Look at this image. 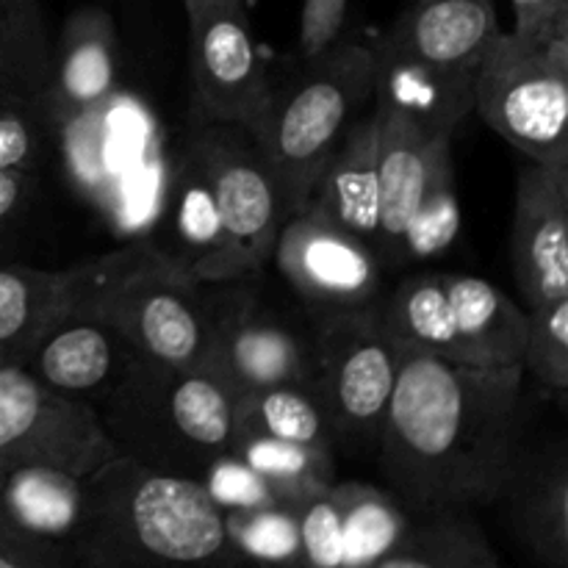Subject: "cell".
I'll return each mask as SVG.
<instances>
[{
	"label": "cell",
	"instance_id": "1",
	"mask_svg": "<svg viewBox=\"0 0 568 568\" xmlns=\"http://www.w3.org/2000/svg\"><path fill=\"white\" fill-rule=\"evenodd\" d=\"M525 369L403 349L377 442L388 494L414 516L494 505L525 447Z\"/></svg>",
	"mask_w": 568,
	"mask_h": 568
},
{
	"label": "cell",
	"instance_id": "2",
	"mask_svg": "<svg viewBox=\"0 0 568 568\" xmlns=\"http://www.w3.org/2000/svg\"><path fill=\"white\" fill-rule=\"evenodd\" d=\"M78 568H255L227 532L225 510L192 477L114 455L83 477Z\"/></svg>",
	"mask_w": 568,
	"mask_h": 568
},
{
	"label": "cell",
	"instance_id": "3",
	"mask_svg": "<svg viewBox=\"0 0 568 568\" xmlns=\"http://www.w3.org/2000/svg\"><path fill=\"white\" fill-rule=\"evenodd\" d=\"M236 397L203 366L136 355L122 381L94 408L116 455L200 480L236 436Z\"/></svg>",
	"mask_w": 568,
	"mask_h": 568
},
{
	"label": "cell",
	"instance_id": "4",
	"mask_svg": "<svg viewBox=\"0 0 568 568\" xmlns=\"http://www.w3.org/2000/svg\"><path fill=\"white\" fill-rule=\"evenodd\" d=\"M67 270L72 316L114 327L148 358L178 366L205 364V281L166 258L150 239H131Z\"/></svg>",
	"mask_w": 568,
	"mask_h": 568
},
{
	"label": "cell",
	"instance_id": "5",
	"mask_svg": "<svg viewBox=\"0 0 568 568\" xmlns=\"http://www.w3.org/2000/svg\"><path fill=\"white\" fill-rule=\"evenodd\" d=\"M372 83L375 55L364 42H347L325 59L294 64L292 75L272 83L266 109L247 131L275 181L283 222L305 205L327 155L369 103Z\"/></svg>",
	"mask_w": 568,
	"mask_h": 568
},
{
	"label": "cell",
	"instance_id": "6",
	"mask_svg": "<svg viewBox=\"0 0 568 568\" xmlns=\"http://www.w3.org/2000/svg\"><path fill=\"white\" fill-rule=\"evenodd\" d=\"M377 314L403 349L488 369L521 361L525 308L483 277L414 272L383 294Z\"/></svg>",
	"mask_w": 568,
	"mask_h": 568
},
{
	"label": "cell",
	"instance_id": "7",
	"mask_svg": "<svg viewBox=\"0 0 568 568\" xmlns=\"http://www.w3.org/2000/svg\"><path fill=\"white\" fill-rule=\"evenodd\" d=\"M183 150L209 183L220 216V255L211 266L209 283L261 275L275 253L283 209L253 133L197 111Z\"/></svg>",
	"mask_w": 568,
	"mask_h": 568
},
{
	"label": "cell",
	"instance_id": "8",
	"mask_svg": "<svg viewBox=\"0 0 568 568\" xmlns=\"http://www.w3.org/2000/svg\"><path fill=\"white\" fill-rule=\"evenodd\" d=\"M471 111L527 161L568 164V37L499 33L475 75Z\"/></svg>",
	"mask_w": 568,
	"mask_h": 568
},
{
	"label": "cell",
	"instance_id": "9",
	"mask_svg": "<svg viewBox=\"0 0 568 568\" xmlns=\"http://www.w3.org/2000/svg\"><path fill=\"white\" fill-rule=\"evenodd\" d=\"M314 392L336 447L375 453L403 358L377 305L314 325Z\"/></svg>",
	"mask_w": 568,
	"mask_h": 568
},
{
	"label": "cell",
	"instance_id": "10",
	"mask_svg": "<svg viewBox=\"0 0 568 568\" xmlns=\"http://www.w3.org/2000/svg\"><path fill=\"white\" fill-rule=\"evenodd\" d=\"M258 275L205 281L209 369L233 397L266 386H314V338L305 342L258 303Z\"/></svg>",
	"mask_w": 568,
	"mask_h": 568
},
{
	"label": "cell",
	"instance_id": "11",
	"mask_svg": "<svg viewBox=\"0 0 568 568\" xmlns=\"http://www.w3.org/2000/svg\"><path fill=\"white\" fill-rule=\"evenodd\" d=\"M114 455L92 405L59 397L17 364L0 369V475L53 464L89 477Z\"/></svg>",
	"mask_w": 568,
	"mask_h": 568
},
{
	"label": "cell",
	"instance_id": "12",
	"mask_svg": "<svg viewBox=\"0 0 568 568\" xmlns=\"http://www.w3.org/2000/svg\"><path fill=\"white\" fill-rule=\"evenodd\" d=\"M272 261L314 325L375 308L386 294V266L375 250L308 211L283 222Z\"/></svg>",
	"mask_w": 568,
	"mask_h": 568
},
{
	"label": "cell",
	"instance_id": "13",
	"mask_svg": "<svg viewBox=\"0 0 568 568\" xmlns=\"http://www.w3.org/2000/svg\"><path fill=\"white\" fill-rule=\"evenodd\" d=\"M183 6L197 111L211 120L253 128L266 109L272 78L244 0H183Z\"/></svg>",
	"mask_w": 568,
	"mask_h": 568
},
{
	"label": "cell",
	"instance_id": "14",
	"mask_svg": "<svg viewBox=\"0 0 568 568\" xmlns=\"http://www.w3.org/2000/svg\"><path fill=\"white\" fill-rule=\"evenodd\" d=\"M300 544L294 568H366L410 525L388 491L366 483H333L297 505Z\"/></svg>",
	"mask_w": 568,
	"mask_h": 568
},
{
	"label": "cell",
	"instance_id": "15",
	"mask_svg": "<svg viewBox=\"0 0 568 568\" xmlns=\"http://www.w3.org/2000/svg\"><path fill=\"white\" fill-rule=\"evenodd\" d=\"M510 261L525 308L568 297V164L527 161L519 170Z\"/></svg>",
	"mask_w": 568,
	"mask_h": 568
},
{
	"label": "cell",
	"instance_id": "16",
	"mask_svg": "<svg viewBox=\"0 0 568 568\" xmlns=\"http://www.w3.org/2000/svg\"><path fill=\"white\" fill-rule=\"evenodd\" d=\"M377 125V231L375 253L386 270H397L399 244L422 200L442 181L455 178L453 136H430L392 111L372 109Z\"/></svg>",
	"mask_w": 568,
	"mask_h": 568
},
{
	"label": "cell",
	"instance_id": "17",
	"mask_svg": "<svg viewBox=\"0 0 568 568\" xmlns=\"http://www.w3.org/2000/svg\"><path fill=\"white\" fill-rule=\"evenodd\" d=\"M136 355L114 327L70 314L33 344L20 366L59 397L98 408Z\"/></svg>",
	"mask_w": 568,
	"mask_h": 568
},
{
	"label": "cell",
	"instance_id": "18",
	"mask_svg": "<svg viewBox=\"0 0 568 568\" xmlns=\"http://www.w3.org/2000/svg\"><path fill=\"white\" fill-rule=\"evenodd\" d=\"M120 72V39L109 11L100 6H81L67 17L53 48V72L42 100L64 125L103 114L116 92Z\"/></svg>",
	"mask_w": 568,
	"mask_h": 568
},
{
	"label": "cell",
	"instance_id": "19",
	"mask_svg": "<svg viewBox=\"0 0 568 568\" xmlns=\"http://www.w3.org/2000/svg\"><path fill=\"white\" fill-rule=\"evenodd\" d=\"M499 33L494 0H408L383 42L438 70L475 78Z\"/></svg>",
	"mask_w": 568,
	"mask_h": 568
},
{
	"label": "cell",
	"instance_id": "20",
	"mask_svg": "<svg viewBox=\"0 0 568 568\" xmlns=\"http://www.w3.org/2000/svg\"><path fill=\"white\" fill-rule=\"evenodd\" d=\"M497 503L544 568H568V455L564 444L521 447Z\"/></svg>",
	"mask_w": 568,
	"mask_h": 568
},
{
	"label": "cell",
	"instance_id": "21",
	"mask_svg": "<svg viewBox=\"0 0 568 568\" xmlns=\"http://www.w3.org/2000/svg\"><path fill=\"white\" fill-rule=\"evenodd\" d=\"M372 55L375 109L392 111L430 136H453L455 128L471 114L475 78L425 64L383 39L372 44Z\"/></svg>",
	"mask_w": 568,
	"mask_h": 568
},
{
	"label": "cell",
	"instance_id": "22",
	"mask_svg": "<svg viewBox=\"0 0 568 568\" xmlns=\"http://www.w3.org/2000/svg\"><path fill=\"white\" fill-rule=\"evenodd\" d=\"M377 125L375 114H361L327 155L300 211L347 231L375 250L377 231Z\"/></svg>",
	"mask_w": 568,
	"mask_h": 568
},
{
	"label": "cell",
	"instance_id": "23",
	"mask_svg": "<svg viewBox=\"0 0 568 568\" xmlns=\"http://www.w3.org/2000/svg\"><path fill=\"white\" fill-rule=\"evenodd\" d=\"M83 477L53 464H17L0 475V514L26 536L72 555L83 521Z\"/></svg>",
	"mask_w": 568,
	"mask_h": 568
},
{
	"label": "cell",
	"instance_id": "24",
	"mask_svg": "<svg viewBox=\"0 0 568 568\" xmlns=\"http://www.w3.org/2000/svg\"><path fill=\"white\" fill-rule=\"evenodd\" d=\"M70 316V270L0 264V353L22 364L33 344Z\"/></svg>",
	"mask_w": 568,
	"mask_h": 568
},
{
	"label": "cell",
	"instance_id": "25",
	"mask_svg": "<svg viewBox=\"0 0 568 568\" xmlns=\"http://www.w3.org/2000/svg\"><path fill=\"white\" fill-rule=\"evenodd\" d=\"M497 555L466 510L416 516L403 536L366 568H494Z\"/></svg>",
	"mask_w": 568,
	"mask_h": 568
},
{
	"label": "cell",
	"instance_id": "26",
	"mask_svg": "<svg viewBox=\"0 0 568 568\" xmlns=\"http://www.w3.org/2000/svg\"><path fill=\"white\" fill-rule=\"evenodd\" d=\"M166 236H170V244H161V253L192 272L197 281H209L211 266L220 255V216H216L209 183L183 148L172 170Z\"/></svg>",
	"mask_w": 568,
	"mask_h": 568
},
{
	"label": "cell",
	"instance_id": "27",
	"mask_svg": "<svg viewBox=\"0 0 568 568\" xmlns=\"http://www.w3.org/2000/svg\"><path fill=\"white\" fill-rule=\"evenodd\" d=\"M233 422L242 436L275 438V442L336 453V436L314 386L292 383V386H266L239 394L233 405Z\"/></svg>",
	"mask_w": 568,
	"mask_h": 568
},
{
	"label": "cell",
	"instance_id": "28",
	"mask_svg": "<svg viewBox=\"0 0 568 568\" xmlns=\"http://www.w3.org/2000/svg\"><path fill=\"white\" fill-rule=\"evenodd\" d=\"M53 44L39 0H0V94L42 109Z\"/></svg>",
	"mask_w": 568,
	"mask_h": 568
},
{
	"label": "cell",
	"instance_id": "29",
	"mask_svg": "<svg viewBox=\"0 0 568 568\" xmlns=\"http://www.w3.org/2000/svg\"><path fill=\"white\" fill-rule=\"evenodd\" d=\"M231 453L239 455L275 491L281 505H288V508L305 505L336 483V453L333 449L236 433Z\"/></svg>",
	"mask_w": 568,
	"mask_h": 568
},
{
	"label": "cell",
	"instance_id": "30",
	"mask_svg": "<svg viewBox=\"0 0 568 568\" xmlns=\"http://www.w3.org/2000/svg\"><path fill=\"white\" fill-rule=\"evenodd\" d=\"M521 369L555 394L568 392V297L525 308Z\"/></svg>",
	"mask_w": 568,
	"mask_h": 568
},
{
	"label": "cell",
	"instance_id": "31",
	"mask_svg": "<svg viewBox=\"0 0 568 568\" xmlns=\"http://www.w3.org/2000/svg\"><path fill=\"white\" fill-rule=\"evenodd\" d=\"M460 203L458 192H455V178L438 183L422 205L416 209V214L410 216L408 227H405L403 244H399V261L397 270L405 266H414L419 261L438 258L442 253H447L455 244V239L460 236Z\"/></svg>",
	"mask_w": 568,
	"mask_h": 568
},
{
	"label": "cell",
	"instance_id": "32",
	"mask_svg": "<svg viewBox=\"0 0 568 568\" xmlns=\"http://www.w3.org/2000/svg\"><path fill=\"white\" fill-rule=\"evenodd\" d=\"M349 26H353V0H303L294 64L320 61L342 44L355 42L349 39Z\"/></svg>",
	"mask_w": 568,
	"mask_h": 568
},
{
	"label": "cell",
	"instance_id": "33",
	"mask_svg": "<svg viewBox=\"0 0 568 568\" xmlns=\"http://www.w3.org/2000/svg\"><path fill=\"white\" fill-rule=\"evenodd\" d=\"M200 483H203L205 491L211 494V499H214L225 514L227 510H253L266 508V505H281L275 491H272V488L266 486L239 455H233L231 449H227L225 455H220V458L203 471Z\"/></svg>",
	"mask_w": 568,
	"mask_h": 568
},
{
	"label": "cell",
	"instance_id": "34",
	"mask_svg": "<svg viewBox=\"0 0 568 568\" xmlns=\"http://www.w3.org/2000/svg\"><path fill=\"white\" fill-rule=\"evenodd\" d=\"M39 153V109L0 94V170H37Z\"/></svg>",
	"mask_w": 568,
	"mask_h": 568
},
{
	"label": "cell",
	"instance_id": "35",
	"mask_svg": "<svg viewBox=\"0 0 568 568\" xmlns=\"http://www.w3.org/2000/svg\"><path fill=\"white\" fill-rule=\"evenodd\" d=\"M0 568H78L70 552L17 530L0 514Z\"/></svg>",
	"mask_w": 568,
	"mask_h": 568
},
{
	"label": "cell",
	"instance_id": "36",
	"mask_svg": "<svg viewBox=\"0 0 568 568\" xmlns=\"http://www.w3.org/2000/svg\"><path fill=\"white\" fill-rule=\"evenodd\" d=\"M516 37L532 42L568 37V0H510Z\"/></svg>",
	"mask_w": 568,
	"mask_h": 568
},
{
	"label": "cell",
	"instance_id": "37",
	"mask_svg": "<svg viewBox=\"0 0 568 568\" xmlns=\"http://www.w3.org/2000/svg\"><path fill=\"white\" fill-rule=\"evenodd\" d=\"M37 170H0V227L14 220L28 203Z\"/></svg>",
	"mask_w": 568,
	"mask_h": 568
},
{
	"label": "cell",
	"instance_id": "38",
	"mask_svg": "<svg viewBox=\"0 0 568 568\" xmlns=\"http://www.w3.org/2000/svg\"><path fill=\"white\" fill-rule=\"evenodd\" d=\"M3 366H11V364H9V358H6V355L0 353V369H3Z\"/></svg>",
	"mask_w": 568,
	"mask_h": 568
},
{
	"label": "cell",
	"instance_id": "39",
	"mask_svg": "<svg viewBox=\"0 0 568 568\" xmlns=\"http://www.w3.org/2000/svg\"><path fill=\"white\" fill-rule=\"evenodd\" d=\"M494 568H503V564H497V566H494Z\"/></svg>",
	"mask_w": 568,
	"mask_h": 568
}]
</instances>
